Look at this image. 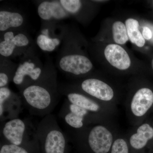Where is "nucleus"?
Segmentation results:
<instances>
[{"label":"nucleus","mask_w":153,"mask_h":153,"mask_svg":"<svg viewBox=\"0 0 153 153\" xmlns=\"http://www.w3.org/2000/svg\"><path fill=\"white\" fill-rule=\"evenodd\" d=\"M58 86L56 68L47 58L41 77L19 91L23 105L33 115L44 117L51 114L59 101Z\"/></svg>","instance_id":"obj_1"},{"label":"nucleus","mask_w":153,"mask_h":153,"mask_svg":"<svg viewBox=\"0 0 153 153\" xmlns=\"http://www.w3.org/2000/svg\"><path fill=\"white\" fill-rule=\"evenodd\" d=\"M37 137L44 153H65L68 137L58 125L55 115L50 114L36 126Z\"/></svg>","instance_id":"obj_2"},{"label":"nucleus","mask_w":153,"mask_h":153,"mask_svg":"<svg viewBox=\"0 0 153 153\" xmlns=\"http://www.w3.org/2000/svg\"><path fill=\"white\" fill-rule=\"evenodd\" d=\"M2 123L1 131L2 141L25 149L27 146L39 145L36 127L29 120L17 117Z\"/></svg>","instance_id":"obj_3"},{"label":"nucleus","mask_w":153,"mask_h":153,"mask_svg":"<svg viewBox=\"0 0 153 153\" xmlns=\"http://www.w3.org/2000/svg\"><path fill=\"white\" fill-rule=\"evenodd\" d=\"M0 35V56L20 59L36 51L35 44L26 30H10Z\"/></svg>","instance_id":"obj_4"},{"label":"nucleus","mask_w":153,"mask_h":153,"mask_svg":"<svg viewBox=\"0 0 153 153\" xmlns=\"http://www.w3.org/2000/svg\"><path fill=\"white\" fill-rule=\"evenodd\" d=\"M44 64L36 55V51L29 52L19 59L13 82L19 91L38 80L44 72Z\"/></svg>","instance_id":"obj_5"},{"label":"nucleus","mask_w":153,"mask_h":153,"mask_svg":"<svg viewBox=\"0 0 153 153\" xmlns=\"http://www.w3.org/2000/svg\"><path fill=\"white\" fill-rule=\"evenodd\" d=\"M36 39V44L42 51H55L63 42L66 26L53 22H43Z\"/></svg>","instance_id":"obj_6"},{"label":"nucleus","mask_w":153,"mask_h":153,"mask_svg":"<svg viewBox=\"0 0 153 153\" xmlns=\"http://www.w3.org/2000/svg\"><path fill=\"white\" fill-rule=\"evenodd\" d=\"M23 104L21 96L13 92L8 86L0 88L1 122L19 117Z\"/></svg>","instance_id":"obj_7"},{"label":"nucleus","mask_w":153,"mask_h":153,"mask_svg":"<svg viewBox=\"0 0 153 153\" xmlns=\"http://www.w3.org/2000/svg\"><path fill=\"white\" fill-rule=\"evenodd\" d=\"M88 147L94 153H107L112 147L113 136L103 126H94L85 137Z\"/></svg>","instance_id":"obj_8"},{"label":"nucleus","mask_w":153,"mask_h":153,"mask_svg":"<svg viewBox=\"0 0 153 153\" xmlns=\"http://www.w3.org/2000/svg\"><path fill=\"white\" fill-rule=\"evenodd\" d=\"M69 84L82 93L102 101H110L114 96V91L110 86L97 78L90 77L83 79L78 86Z\"/></svg>","instance_id":"obj_9"},{"label":"nucleus","mask_w":153,"mask_h":153,"mask_svg":"<svg viewBox=\"0 0 153 153\" xmlns=\"http://www.w3.org/2000/svg\"><path fill=\"white\" fill-rule=\"evenodd\" d=\"M87 110L72 104L66 99L61 107L59 117L69 128L79 129L84 126V121L89 115Z\"/></svg>","instance_id":"obj_10"},{"label":"nucleus","mask_w":153,"mask_h":153,"mask_svg":"<svg viewBox=\"0 0 153 153\" xmlns=\"http://www.w3.org/2000/svg\"><path fill=\"white\" fill-rule=\"evenodd\" d=\"M26 16L18 9L3 6L0 10V32L10 30H26Z\"/></svg>","instance_id":"obj_11"},{"label":"nucleus","mask_w":153,"mask_h":153,"mask_svg":"<svg viewBox=\"0 0 153 153\" xmlns=\"http://www.w3.org/2000/svg\"><path fill=\"white\" fill-rule=\"evenodd\" d=\"M37 12L43 22L58 23L70 16L60 4V1H39Z\"/></svg>","instance_id":"obj_12"},{"label":"nucleus","mask_w":153,"mask_h":153,"mask_svg":"<svg viewBox=\"0 0 153 153\" xmlns=\"http://www.w3.org/2000/svg\"><path fill=\"white\" fill-rule=\"evenodd\" d=\"M104 54L109 64L118 69L126 70L131 65V60L128 53L118 44H111L107 45Z\"/></svg>","instance_id":"obj_13"},{"label":"nucleus","mask_w":153,"mask_h":153,"mask_svg":"<svg viewBox=\"0 0 153 153\" xmlns=\"http://www.w3.org/2000/svg\"><path fill=\"white\" fill-rule=\"evenodd\" d=\"M153 105V91L149 88H140L134 95L131 104L132 112L137 117H142Z\"/></svg>","instance_id":"obj_14"},{"label":"nucleus","mask_w":153,"mask_h":153,"mask_svg":"<svg viewBox=\"0 0 153 153\" xmlns=\"http://www.w3.org/2000/svg\"><path fill=\"white\" fill-rule=\"evenodd\" d=\"M153 139V128L148 123L140 126L137 133L130 139V143L136 149H140L146 146L149 141Z\"/></svg>","instance_id":"obj_15"},{"label":"nucleus","mask_w":153,"mask_h":153,"mask_svg":"<svg viewBox=\"0 0 153 153\" xmlns=\"http://www.w3.org/2000/svg\"><path fill=\"white\" fill-rule=\"evenodd\" d=\"M18 66L10 58L0 56V88L8 86Z\"/></svg>","instance_id":"obj_16"},{"label":"nucleus","mask_w":153,"mask_h":153,"mask_svg":"<svg viewBox=\"0 0 153 153\" xmlns=\"http://www.w3.org/2000/svg\"><path fill=\"white\" fill-rule=\"evenodd\" d=\"M125 25L129 40L139 47H142L146 44V40L139 30V23L136 19L129 18L126 20Z\"/></svg>","instance_id":"obj_17"},{"label":"nucleus","mask_w":153,"mask_h":153,"mask_svg":"<svg viewBox=\"0 0 153 153\" xmlns=\"http://www.w3.org/2000/svg\"><path fill=\"white\" fill-rule=\"evenodd\" d=\"M113 38L116 44L124 45L128 41L127 31L125 24L120 21H116L112 27Z\"/></svg>","instance_id":"obj_18"},{"label":"nucleus","mask_w":153,"mask_h":153,"mask_svg":"<svg viewBox=\"0 0 153 153\" xmlns=\"http://www.w3.org/2000/svg\"><path fill=\"white\" fill-rule=\"evenodd\" d=\"M2 142L0 153H29L27 150L20 146Z\"/></svg>","instance_id":"obj_19"},{"label":"nucleus","mask_w":153,"mask_h":153,"mask_svg":"<svg viewBox=\"0 0 153 153\" xmlns=\"http://www.w3.org/2000/svg\"><path fill=\"white\" fill-rule=\"evenodd\" d=\"M111 153H128L127 144L123 139H117L113 143Z\"/></svg>","instance_id":"obj_20"},{"label":"nucleus","mask_w":153,"mask_h":153,"mask_svg":"<svg viewBox=\"0 0 153 153\" xmlns=\"http://www.w3.org/2000/svg\"><path fill=\"white\" fill-rule=\"evenodd\" d=\"M142 35L145 40H150L152 38V30L148 27H144L143 28Z\"/></svg>","instance_id":"obj_21"},{"label":"nucleus","mask_w":153,"mask_h":153,"mask_svg":"<svg viewBox=\"0 0 153 153\" xmlns=\"http://www.w3.org/2000/svg\"><path fill=\"white\" fill-rule=\"evenodd\" d=\"M151 64H152V70L153 71V57L152 59V63H151Z\"/></svg>","instance_id":"obj_22"},{"label":"nucleus","mask_w":153,"mask_h":153,"mask_svg":"<svg viewBox=\"0 0 153 153\" xmlns=\"http://www.w3.org/2000/svg\"></svg>","instance_id":"obj_23"}]
</instances>
